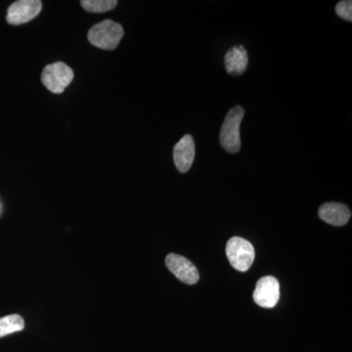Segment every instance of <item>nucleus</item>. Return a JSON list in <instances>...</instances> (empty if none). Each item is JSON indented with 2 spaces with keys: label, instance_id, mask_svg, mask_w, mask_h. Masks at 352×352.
Returning a JSON list of instances; mask_svg holds the SVG:
<instances>
[{
  "label": "nucleus",
  "instance_id": "obj_1",
  "mask_svg": "<svg viewBox=\"0 0 352 352\" xmlns=\"http://www.w3.org/2000/svg\"><path fill=\"white\" fill-rule=\"evenodd\" d=\"M245 116L244 108L235 106L227 113L220 131V144L231 154L241 150L240 126Z\"/></svg>",
  "mask_w": 352,
  "mask_h": 352
},
{
  "label": "nucleus",
  "instance_id": "obj_2",
  "mask_svg": "<svg viewBox=\"0 0 352 352\" xmlns=\"http://www.w3.org/2000/svg\"><path fill=\"white\" fill-rule=\"evenodd\" d=\"M124 36L122 25L112 20H104L94 25L88 32L89 43L104 50H113L119 45Z\"/></svg>",
  "mask_w": 352,
  "mask_h": 352
},
{
  "label": "nucleus",
  "instance_id": "obj_3",
  "mask_svg": "<svg viewBox=\"0 0 352 352\" xmlns=\"http://www.w3.org/2000/svg\"><path fill=\"white\" fill-rule=\"evenodd\" d=\"M226 256L236 270L245 272L254 263L256 252L251 242L243 238L233 237L227 242Z\"/></svg>",
  "mask_w": 352,
  "mask_h": 352
},
{
  "label": "nucleus",
  "instance_id": "obj_4",
  "mask_svg": "<svg viewBox=\"0 0 352 352\" xmlns=\"http://www.w3.org/2000/svg\"><path fill=\"white\" fill-rule=\"evenodd\" d=\"M74 72L68 65L57 62L48 65L41 74V82L44 87L53 94H62L67 87L73 82Z\"/></svg>",
  "mask_w": 352,
  "mask_h": 352
},
{
  "label": "nucleus",
  "instance_id": "obj_5",
  "mask_svg": "<svg viewBox=\"0 0 352 352\" xmlns=\"http://www.w3.org/2000/svg\"><path fill=\"white\" fill-rule=\"evenodd\" d=\"M43 2L39 0H19L14 2L7 11L8 24L18 25L34 20L41 13Z\"/></svg>",
  "mask_w": 352,
  "mask_h": 352
},
{
  "label": "nucleus",
  "instance_id": "obj_6",
  "mask_svg": "<svg viewBox=\"0 0 352 352\" xmlns=\"http://www.w3.org/2000/svg\"><path fill=\"white\" fill-rule=\"evenodd\" d=\"M252 298L254 302L259 307H274L280 298V284L276 278L273 276L261 278L256 283Z\"/></svg>",
  "mask_w": 352,
  "mask_h": 352
},
{
  "label": "nucleus",
  "instance_id": "obj_7",
  "mask_svg": "<svg viewBox=\"0 0 352 352\" xmlns=\"http://www.w3.org/2000/svg\"><path fill=\"white\" fill-rule=\"evenodd\" d=\"M166 267L183 283L196 284L199 281V271L195 265L184 256L170 254L166 258Z\"/></svg>",
  "mask_w": 352,
  "mask_h": 352
},
{
  "label": "nucleus",
  "instance_id": "obj_8",
  "mask_svg": "<svg viewBox=\"0 0 352 352\" xmlns=\"http://www.w3.org/2000/svg\"><path fill=\"white\" fill-rule=\"evenodd\" d=\"M195 159V142L190 134L183 136L173 149L176 168L182 173H187Z\"/></svg>",
  "mask_w": 352,
  "mask_h": 352
},
{
  "label": "nucleus",
  "instance_id": "obj_9",
  "mask_svg": "<svg viewBox=\"0 0 352 352\" xmlns=\"http://www.w3.org/2000/svg\"><path fill=\"white\" fill-rule=\"evenodd\" d=\"M319 217L330 226H342L351 219V212L344 204L326 203L319 208Z\"/></svg>",
  "mask_w": 352,
  "mask_h": 352
},
{
  "label": "nucleus",
  "instance_id": "obj_10",
  "mask_svg": "<svg viewBox=\"0 0 352 352\" xmlns=\"http://www.w3.org/2000/svg\"><path fill=\"white\" fill-rule=\"evenodd\" d=\"M224 63H226V71L229 75H243L247 69L248 63H249L248 52L244 46H234L227 51Z\"/></svg>",
  "mask_w": 352,
  "mask_h": 352
},
{
  "label": "nucleus",
  "instance_id": "obj_11",
  "mask_svg": "<svg viewBox=\"0 0 352 352\" xmlns=\"http://www.w3.org/2000/svg\"><path fill=\"white\" fill-rule=\"evenodd\" d=\"M25 321L18 314L7 315L0 318V338L6 337L10 333L21 332L24 330Z\"/></svg>",
  "mask_w": 352,
  "mask_h": 352
},
{
  "label": "nucleus",
  "instance_id": "obj_12",
  "mask_svg": "<svg viewBox=\"0 0 352 352\" xmlns=\"http://www.w3.org/2000/svg\"><path fill=\"white\" fill-rule=\"evenodd\" d=\"M83 9L91 13H103L113 10L117 6V0H82Z\"/></svg>",
  "mask_w": 352,
  "mask_h": 352
},
{
  "label": "nucleus",
  "instance_id": "obj_13",
  "mask_svg": "<svg viewBox=\"0 0 352 352\" xmlns=\"http://www.w3.org/2000/svg\"><path fill=\"white\" fill-rule=\"evenodd\" d=\"M336 12L342 19L351 22L352 21V1L351 0H344L340 1L336 6Z\"/></svg>",
  "mask_w": 352,
  "mask_h": 352
}]
</instances>
